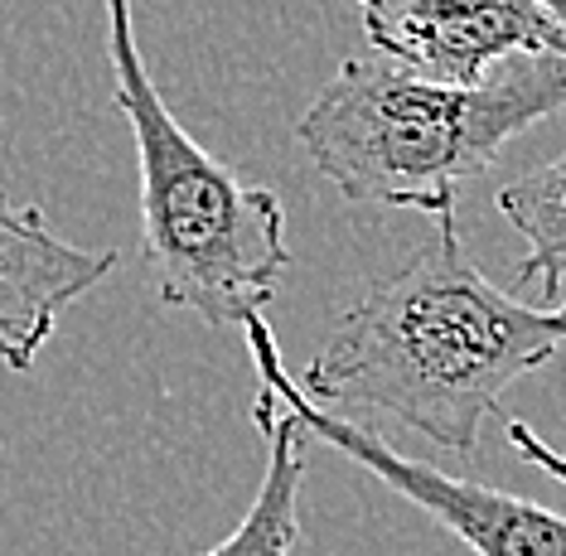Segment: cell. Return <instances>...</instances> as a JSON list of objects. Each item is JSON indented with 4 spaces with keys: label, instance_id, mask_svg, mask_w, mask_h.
<instances>
[{
    "label": "cell",
    "instance_id": "5",
    "mask_svg": "<svg viewBox=\"0 0 566 556\" xmlns=\"http://www.w3.org/2000/svg\"><path fill=\"white\" fill-rule=\"evenodd\" d=\"M364 34L436 83H480L518 54H562L566 24L537 0H358Z\"/></svg>",
    "mask_w": 566,
    "mask_h": 556
},
{
    "label": "cell",
    "instance_id": "1",
    "mask_svg": "<svg viewBox=\"0 0 566 556\" xmlns=\"http://www.w3.org/2000/svg\"><path fill=\"white\" fill-rule=\"evenodd\" d=\"M557 348L566 301L523 305L494 286L450 209L427 248L334 319L301 387L319 407L388 417L450 455H474L484 421L504 417L499 397Z\"/></svg>",
    "mask_w": 566,
    "mask_h": 556
},
{
    "label": "cell",
    "instance_id": "3",
    "mask_svg": "<svg viewBox=\"0 0 566 556\" xmlns=\"http://www.w3.org/2000/svg\"><path fill=\"white\" fill-rule=\"evenodd\" d=\"M102 6L112 102L136 140L140 252L156 276V295L160 305L189 310L213 329H242L248 315H266L295 262L286 209L266 185H248L175 122L140 59L132 0Z\"/></svg>",
    "mask_w": 566,
    "mask_h": 556
},
{
    "label": "cell",
    "instance_id": "10",
    "mask_svg": "<svg viewBox=\"0 0 566 556\" xmlns=\"http://www.w3.org/2000/svg\"><path fill=\"white\" fill-rule=\"evenodd\" d=\"M537 6H547V10H552V15H557V20L566 24V0H537Z\"/></svg>",
    "mask_w": 566,
    "mask_h": 556
},
{
    "label": "cell",
    "instance_id": "2",
    "mask_svg": "<svg viewBox=\"0 0 566 556\" xmlns=\"http://www.w3.org/2000/svg\"><path fill=\"white\" fill-rule=\"evenodd\" d=\"M562 107V54L504 59L480 83H436L388 54H354L301 112L295 140L349 203L441 218L460 185Z\"/></svg>",
    "mask_w": 566,
    "mask_h": 556
},
{
    "label": "cell",
    "instance_id": "9",
    "mask_svg": "<svg viewBox=\"0 0 566 556\" xmlns=\"http://www.w3.org/2000/svg\"><path fill=\"white\" fill-rule=\"evenodd\" d=\"M499 421H504V441L518 450V455L533 464V470H543L547 480H557L566 489V455H562V450H552L543 436H537L527 421H518V417H499Z\"/></svg>",
    "mask_w": 566,
    "mask_h": 556
},
{
    "label": "cell",
    "instance_id": "8",
    "mask_svg": "<svg viewBox=\"0 0 566 556\" xmlns=\"http://www.w3.org/2000/svg\"><path fill=\"white\" fill-rule=\"evenodd\" d=\"M494 203L527 242L513 286L518 291L537 286L547 295L543 305L566 301V155L509 179Z\"/></svg>",
    "mask_w": 566,
    "mask_h": 556
},
{
    "label": "cell",
    "instance_id": "6",
    "mask_svg": "<svg viewBox=\"0 0 566 556\" xmlns=\"http://www.w3.org/2000/svg\"><path fill=\"white\" fill-rule=\"evenodd\" d=\"M117 271V252L63 242L40 203L0 189V364L30 373L54 339L63 310Z\"/></svg>",
    "mask_w": 566,
    "mask_h": 556
},
{
    "label": "cell",
    "instance_id": "4",
    "mask_svg": "<svg viewBox=\"0 0 566 556\" xmlns=\"http://www.w3.org/2000/svg\"><path fill=\"white\" fill-rule=\"evenodd\" d=\"M242 339H248L256 378L295 411L301 431H311L315 441L349 455L358 470L382 480L397 499H407L411 508L436 518L446 533H455L474 556H566V513L547 508V503H533V499H518V494H504V489H494V484L460 480V474H446V470H436V464H421L411 455H397L368 426L344 421V417H334L329 407L311 402L305 387L281 364V344H276L272 325H266V315L242 319Z\"/></svg>",
    "mask_w": 566,
    "mask_h": 556
},
{
    "label": "cell",
    "instance_id": "7",
    "mask_svg": "<svg viewBox=\"0 0 566 556\" xmlns=\"http://www.w3.org/2000/svg\"><path fill=\"white\" fill-rule=\"evenodd\" d=\"M252 421L266 436V474L256 489L248 518L203 556H291L301 542V484H305V450L301 421L272 387H256Z\"/></svg>",
    "mask_w": 566,
    "mask_h": 556
}]
</instances>
